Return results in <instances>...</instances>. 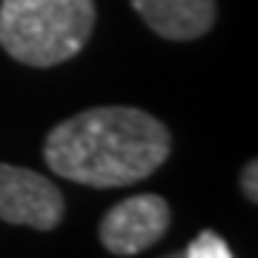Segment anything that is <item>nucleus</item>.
Here are the masks:
<instances>
[{
  "label": "nucleus",
  "instance_id": "obj_1",
  "mask_svg": "<svg viewBox=\"0 0 258 258\" xmlns=\"http://www.w3.org/2000/svg\"><path fill=\"white\" fill-rule=\"evenodd\" d=\"M172 152L169 129L135 106L83 109L46 135L43 158L55 175L95 189L149 178Z\"/></svg>",
  "mask_w": 258,
  "mask_h": 258
},
{
  "label": "nucleus",
  "instance_id": "obj_2",
  "mask_svg": "<svg viewBox=\"0 0 258 258\" xmlns=\"http://www.w3.org/2000/svg\"><path fill=\"white\" fill-rule=\"evenodd\" d=\"M95 0H0V46L18 63L72 60L95 29Z\"/></svg>",
  "mask_w": 258,
  "mask_h": 258
},
{
  "label": "nucleus",
  "instance_id": "obj_3",
  "mask_svg": "<svg viewBox=\"0 0 258 258\" xmlns=\"http://www.w3.org/2000/svg\"><path fill=\"white\" fill-rule=\"evenodd\" d=\"M63 195L46 175L0 161V218L49 232L63 221Z\"/></svg>",
  "mask_w": 258,
  "mask_h": 258
},
{
  "label": "nucleus",
  "instance_id": "obj_4",
  "mask_svg": "<svg viewBox=\"0 0 258 258\" xmlns=\"http://www.w3.org/2000/svg\"><path fill=\"white\" fill-rule=\"evenodd\" d=\"M169 221H172V210L166 198L155 192H141L109 207L101 218L98 232H101V244L112 255H138L164 238Z\"/></svg>",
  "mask_w": 258,
  "mask_h": 258
},
{
  "label": "nucleus",
  "instance_id": "obj_5",
  "mask_svg": "<svg viewBox=\"0 0 258 258\" xmlns=\"http://www.w3.org/2000/svg\"><path fill=\"white\" fill-rule=\"evenodd\" d=\"M132 9L166 40H195L207 35L218 15L215 0H132Z\"/></svg>",
  "mask_w": 258,
  "mask_h": 258
},
{
  "label": "nucleus",
  "instance_id": "obj_6",
  "mask_svg": "<svg viewBox=\"0 0 258 258\" xmlns=\"http://www.w3.org/2000/svg\"><path fill=\"white\" fill-rule=\"evenodd\" d=\"M186 258H235L227 247V241L221 235H215L212 230H204L198 238L184 249Z\"/></svg>",
  "mask_w": 258,
  "mask_h": 258
},
{
  "label": "nucleus",
  "instance_id": "obj_7",
  "mask_svg": "<svg viewBox=\"0 0 258 258\" xmlns=\"http://www.w3.org/2000/svg\"><path fill=\"white\" fill-rule=\"evenodd\" d=\"M241 189L249 201H258V164L247 161V166L241 169Z\"/></svg>",
  "mask_w": 258,
  "mask_h": 258
},
{
  "label": "nucleus",
  "instance_id": "obj_8",
  "mask_svg": "<svg viewBox=\"0 0 258 258\" xmlns=\"http://www.w3.org/2000/svg\"><path fill=\"white\" fill-rule=\"evenodd\" d=\"M164 258H186L184 252H169V255H164Z\"/></svg>",
  "mask_w": 258,
  "mask_h": 258
}]
</instances>
